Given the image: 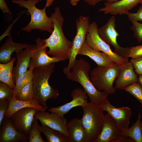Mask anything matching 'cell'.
<instances>
[{
  "instance_id": "cell-3",
  "label": "cell",
  "mask_w": 142,
  "mask_h": 142,
  "mask_svg": "<svg viewBox=\"0 0 142 142\" xmlns=\"http://www.w3.org/2000/svg\"><path fill=\"white\" fill-rule=\"evenodd\" d=\"M55 63L35 67L33 71V98L37 99L39 104L46 109L48 108L47 100L55 99L59 95L58 90L53 88L48 82L51 75L54 72Z\"/></svg>"
},
{
  "instance_id": "cell-35",
  "label": "cell",
  "mask_w": 142,
  "mask_h": 142,
  "mask_svg": "<svg viewBox=\"0 0 142 142\" xmlns=\"http://www.w3.org/2000/svg\"><path fill=\"white\" fill-rule=\"evenodd\" d=\"M127 15L128 19L131 22L142 21V3L141 4L136 12L131 13L129 12Z\"/></svg>"
},
{
  "instance_id": "cell-34",
  "label": "cell",
  "mask_w": 142,
  "mask_h": 142,
  "mask_svg": "<svg viewBox=\"0 0 142 142\" xmlns=\"http://www.w3.org/2000/svg\"><path fill=\"white\" fill-rule=\"evenodd\" d=\"M9 101L7 99L0 100V126L4 118L5 115L9 106Z\"/></svg>"
},
{
  "instance_id": "cell-24",
  "label": "cell",
  "mask_w": 142,
  "mask_h": 142,
  "mask_svg": "<svg viewBox=\"0 0 142 142\" xmlns=\"http://www.w3.org/2000/svg\"><path fill=\"white\" fill-rule=\"evenodd\" d=\"M141 115L139 111L137 119L130 128L122 129L121 136L124 139L130 137L135 142H142V121Z\"/></svg>"
},
{
  "instance_id": "cell-8",
  "label": "cell",
  "mask_w": 142,
  "mask_h": 142,
  "mask_svg": "<svg viewBox=\"0 0 142 142\" xmlns=\"http://www.w3.org/2000/svg\"><path fill=\"white\" fill-rule=\"evenodd\" d=\"M88 16H80L76 22V33L72 42L70 58L68 65L63 69V72L67 74L70 71L78 51L85 41L89 25Z\"/></svg>"
},
{
  "instance_id": "cell-28",
  "label": "cell",
  "mask_w": 142,
  "mask_h": 142,
  "mask_svg": "<svg viewBox=\"0 0 142 142\" xmlns=\"http://www.w3.org/2000/svg\"><path fill=\"white\" fill-rule=\"evenodd\" d=\"M38 119L35 116L30 131L28 134L29 142H45L43 139L41 134Z\"/></svg>"
},
{
  "instance_id": "cell-25",
  "label": "cell",
  "mask_w": 142,
  "mask_h": 142,
  "mask_svg": "<svg viewBox=\"0 0 142 142\" xmlns=\"http://www.w3.org/2000/svg\"><path fill=\"white\" fill-rule=\"evenodd\" d=\"M16 60L15 57L6 63H0V80L6 83L13 89L15 88L13 78V64Z\"/></svg>"
},
{
  "instance_id": "cell-2",
  "label": "cell",
  "mask_w": 142,
  "mask_h": 142,
  "mask_svg": "<svg viewBox=\"0 0 142 142\" xmlns=\"http://www.w3.org/2000/svg\"><path fill=\"white\" fill-rule=\"evenodd\" d=\"M91 71L90 64L84 58L76 59L71 70L66 74V78L80 84L89 97L90 102L95 105L100 106L109 94L104 91H99L95 88L90 79L89 74Z\"/></svg>"
},
{
  "instance_id": "cell-40",
  "label": "cell",
  "mask_w": 142,
  "mask_h": 142,
  "mask_svg": "<svg viewBox=\"0 0 142 142\" xmlns=\"http://www.w3.org/2000/svg\"><path fill=\"white\" fill-rule=\"evenodd\" d=\"M120 0H95V1L96 4L98 2L102 1H105L109 2H118Z\"/></svg>"
},
{
  "instance_id": "cell-36",
  "label": "cell",
  "mask_w": 142,
  "mask_h": 142,
  "mask_svg": "<svg viewBox=\"0 0 142 142\" xmlns=\"http://www.w3.org/2000/svg\"><path fill=\"white\" fill-rule=\"evenodd\" d=\"M142 56V45L130 47L129 57L134 58Z\"/></svg>"
},
{
  "instance_id": "cell-31",
  "label": "cell",
  "mask_w": 142,
  "mask_h": 142,
  "mask_svg": "<svg viewBox=\"0 0 142 142\" xmlns=\"http://www.w3.org/2000/svg\"><path fill=\"white\" fill-rule=\"evenodd\" d=\"M14 95V89L8 84L0 82V100L7 99L9 101Z\"/></svg>"
},
{
  "instance_id": "cell-14",
  "label": "cell",
  "mask_w": 142,
  "mask_h": 142,
  "mask_svg": "<svg viewBox=\"0 0 142 142\" xmlns=\"http://www.w3.org/2000/svg\"><path fill=\"white\" fill-rule=\"evenodd\" d=\"M34 116L39 120L41 124L61 132L68 137L67 126V119L64 117H62L54 113H49L45 111H37Z\"/></svg>"
},
{
  "instance_id": "cell-9",
  "label": "cell",
  "mask_w": 142,
  "mask_h": 142,
  "mask_svg": "<svg viewBox=\"0 0 142 142\" xmlns=\"http://www.w3.org/2000/svg\"><path fill=\"white\" fill-rule=\"evenodd\" d=\"M115 17H111L104 26L98 28V34L103 40L114 47V52L123 58H128L130 47H121L117 43V38L119 35L115 29Z\"/></svg>"
},
{
  "instance_id": "cell-27",
  "label": "cell",
  "mask_w": 142,
  "mask_h": 142,
  "mask_svg": "<svg viewBox=\"0 0 142 142\" xmlns=\"http://www.w3.org/2000/svg\"><path fill=\"white\" fill-rule=\"evenodd\" d=\"M34 69L30 64L28 70L20 75L17 79L15 83V88L14 89V97L16 99L23 87L27 83L32 80L33 71Z\"/></svg>"
},
{
  "instance_id": "cell-18",
  "label": "cell",
  "mask_w": 142,
  "mask_h": 142,
  "mask_svg": "<svg viewBox=\"0 0 142 142\" xmlns=\"http://www.w3.org/2000/svg\"><path fill=\"white\" fill-rule=\"evenodd\" d=\"M9 36L8 38L0 48V63H6L11 60V55L14 52H16L23 48H26L31 45L27 43H17L13 42L11 35L9 31H7L0 39L1 41L6 36Z\"/></svg>"
},
{
  "instance_id": "cell-23",
  "label": "cell",
  "mask_w": 142,
  "mask_h": 142,
  "mask_svg": "<svg viewBox=\"0 0 142 142\" xmlns=\"http://www.w3.org/2000/svg\"><path fill=\"white\" fill-rule=\"evenodd\" d=\"M9 102V108L4 116V117L8 118L17 111L24 108H33L40 111H45L46 109L39 104L37 99L34 98L28 100L21 101L17 100L14 97Z\"/></svg>"
},
{
  "instance_id": "cell-30",
  "label": "cell",
  "mask_w": 142,
  "mask_h": 142,
  "mask_svg": "<svg viewBox=\"0 0 142 142\" xmlns=\"http://www.w3.org/2000/svg\"><path fill=\"white\" fill-rule=\"evenodd\" d=\"M124 90L135 98L140 102L142 108V86L138 82L132 84Z\"/></svg>"
},
{
  "instance_id": "cell-29",
  "label": "cell",
  "mask_w": 142,
  "mask_h": 142,
  "mask_svg": "<svg viewBox=\"0 0 142 142\" xmlns=\"http://www.w3.org/2000/svg\"><path fill=\"white\" fill-rule=\"evenodd\" d=\"M34 97V90L32 80L25 85L21 90L17 99L21 101H27Z\"/></svg>"
},
{
  "instance_id": "cell-11",
  "label": "cell",
  "mask_w": 142,
  "mask_h": 142,
  "mask_svg": "<svg viewBox=\"0 0 142 142\" xmlns=\"http://www.w3.org/2000/svg\"><path fill=\"white\" fill-rule=\"evenodd\" d=\"M36 44L32 45L30 50L31 57V63L35 68L46 65L52 63L61 61L57 58L49 56L46 52L44 39L38 37L36 40Z\"/></svg>"
},
{
  "instance_id": "cell-26",
  "label": "cell",
  "mask_w": 142,
  "mask_h": 142,
  "mask_svg": "<svg viewBox=\"0 0 142 142\" xmlns=\"http://www.w3.org/2000/svg\"><path fill=\"white\" fill-rule=\"evenodd\" d=\"M41 132L45 136L48 142H69L68 137L63 133L48 126L39 125Z\"/></svg>"
},
{
  "instance_id": "cell-6",
  "label": "cell",
  "mask_w": 142,
  "mask_h": 142,
  "mask_svg": "<svg viewBox=\"0 0 142 142\" xmlns=\"http://www.w3.org/2000/svg\"><path fill=\"white\" fill-rule=\"evenodd\" d=\"M121 67L116 64L108 67L98 65L90 72V81L98 91L113 94L116 89L113 87V83L117 77Z\"/></svg>"
},
{
  "instance_id": "cell-1",
  "label": "cell",
  "mask_w": 142,
  "mask_h": 142,
  "mask_svg": "<svg viewBox=\"0 0 142 142\" xmlns=\"http://www.w3.org/2000/svg\"><path fill=\"white\" fill-rule=\"evenodd\" d=\"M53 25V30L48 38L44 39L45 46L49 48L48 54L61 61L70 58L72 42L65 37L62 29L64 19L59 7L55 9L50 17Z\"/></svg>"
},
{
  "instance_id": "cell-5",
  "label": "cell",
  "mask_w": 142,
  "mask_h": 142,
  "mask_svg": "<svg viewBox=\"0 0 142 142\" xmlns=\"http://www.w3.org/2000/svg\"><path fill=\"white\" fill-rule=\"evenodd\" d=\"M81 121L89 142H93L100 134L103 126L104 110L90 102L83 107Z\"/></svg>"
},
{
  "instance_id": "cell-12",
  "label": "cell",
  "mask_w": 142,
  "mask_h": 142,
  "mask_svg": "<svg viewBox=\"0 0 142 142\" xmlns=\"http://www.w3.org/2000/svg\"><path fill=\"white\" fill-rule=\"evenodd\" d=\"M38 111L37 109L33 108H24L14 113L9 118L17 130L28 134L35 114Z\"/></svg>"
},
{
  "instance_id": "cell-38",
  "label": "cell",
  "mask_w": 142,
  "mask_h": 142,
  "mask_svg": "<svg viewBox=\"0 0 142 142\" xmlns=\"http://www.w3.org/2000/svg\"><path fill=\"white\" fill-rule=\"evenodd\" d=\"M84 1L86 3L91 6H94L96 4L95 0H84Z\"/></svg>"
},
{
  "instance_id": "cell-7",
  "label": "cell",
  "mask_w": 142,
  "mask_h": 142,
  "mask_svg": "<svg viewBox=\"0 0 142 142\" xmlns=\"http://www.w3.org/2000/svg\"><path fill=\"white\" fill-rule=\"evenodd\" d=\"M98 25L94 21L90 24L85 41L93 49L102 51L107 55L116 65L120 67L124 66L129 61L128 58H123L113 52L109 44L103 40L98 33Z\"/></svg>"
},
{
  "instance_id": "cell-37",
  "label": "cell",
  "mask_w": 142,
  "mask_h": 142,
  "mask_svg": "<svg viewBox=\"0 0 142 142\" xmlns=\"http://www.w3.org/2000/svg\"><path fill=\"white\" fill-rule=\"evenodd\" d=\"M0 8L3 14L8 13L12 18V14L4 0H0Z\"/></svg>"
},
{
  "instance_id": "cell-22",
  "label": "cell",
  "mask_w": 142,
  "mask_h": 142,
  "mask_svg": "<svg viewBox=\"0 0 142 142\" xmlns=\"http://www.w3.org/2000/svg\"><path fill=\"white\" fill-rule=\"evenodd\" d=\"M69 142H89L82 124L81 119L75 118L67 124Z\"/></svg>"
},
{
  "instance_id": "cell-20",
  "label": "cell",
  "mask_w": 142,
  "mask_h": 142,
  "mask_svg": "<svg viewBox=\"0 0 142 142\" xmlns=\"http://www.w3.org/2000/svg\"><path fill=\"white\" fill-rule=\"evenodd\" d=\"M78 54L88 56L98 66L108 67L116 64L105 53L97 51L92 48L85 40L78 51Z\"/></svg>"
},
{
  "instance_id": "cell-33",
  "label": "cell",
  "mask_w": 142,
  "mask_h": 142,
  "mask_svg": "<svg viewBox=\"0 0 142 142\" xmlns=\"http://www.w3.org/2000/svg\"><path fill=\"white\" fill-rule=\"evenodd\" d=\"M130 62L132 64L137 75L139 76L142 75V56L132 58Z\"/></svg>"
},
{
  "instance_id": "cell-16",
  "label": "cell",
  "mask_w": 142,
  "mask_h": 142,
  "mask_svg": "<svg viewBox=\"0 0 142 142\" xmlns=\"http://www.w3.org/2000/svg\"><path fill=\"white\" fill-rule=\"evenodd\" d=\"M0 130V142H17L29 140V134L17 130L10 118L5 117Z\"/></svg>"
},
{
  "instance_id": "cell-39",
  "label": "cell",
  "mask_w": 142,
  "mask_h": 142,
  "mask_svg": "<svg viewBox=\"0 0 142 142\" xmlns=\"http://www.w3.org/2000/svg\"><path fill=\"white\" fill-rule=\"evenodd\" d=\"M54 0H46V3L45 5V7H48L51 6Z\"/></svg>"
},
{
  "instance_id": "cell-4",
  "label": "cell",
  "mask_w": 142,
  "mask_h": 142,
  "mask_svg": "<svg viewBox=\"0 0 142 142\" xmlns=\"http://www.w3.org/2000/svg\"><path fill=\"white\" fill-rule=\"evenodd\" d=\"M12 2L18 4L21 7L27 9L28 14L30 15V22L19 31H25L29 33L32 30L38 29L41 31H47L51 34L53 25L50 17L47 15L45 7L42 9L38 8L36 4L39 2L37 0H12Z\"/></svg>"
},
{
  "instance_id": "cell-19",
  "label": "cell",
  "mask_w": 142,
  "mask_h": 142,
  "mask_svg": "<svg viewBox=\"0 0 142 142\" xmlns=\"http://www.w3.org/2000/svg\"><path fill=\"white\" fill-rule=\"evenodd\" d=\"M134 68L130 62L121 68L115 81V88L124 89L130 85L138 82L137 75Z\"/></svg>"
},
{
  "instance_id": "cell-43",
  "label": "cell",
  "mask_w": 142,
  "mask_h": 142,
  "mask_svg": "<svg viewBox=\"0 0 142 142\" xmlns=\"http://www.w3.org/2000/svg\"><path fill=\"white\" fill-rule=\"evenodd\" d=\"M39 2L43 0H37Z\"/></svg>"
},
{
  "instance_id": "cell-10",
  "label": "cell",
  "mask_w": 142,
  "mask_h": 142,
  "mask_svg": "<svg viewBox=\"0 0 142 142\" xmlns=\"http://www.w3.org/2000/svg\"><path fill=\"white\" fill-rule=\"evenodd\" d=\"M122 129L108 113L104 115L103 126L97 138L93 142H128V138L121 136Z\"/></svg>"
},
{
  "instance_id": "cell-42",
  "label": "cell",
  "mask_w": 142,
  "mask_h": 142,
  "mask_svg": "<svg viewBox=\"0 0 142 142\" xmlns=\"http://www.w3.org/2000/svg\"><path fill=\"white\" fill-rule=\"evenodd\" d=\"M138 82L142 86V75H139Z\"/></svg>"
},
{
  "instance_id": "cell-15",
  "label": "cell",
  "mask_w": 142,
  "mask_h": 142,
  "mask_svg": "<svg viewBox=\"0 0 142 142\" xmlns=\"http://www.w3.org/2000/svg\"><path fill=\"white\" fill-rule=\"evenodd\" d=\"M70 95L72 98L71 101L60 106L51 108L48 110L63 117L64 115L72 108L78 106L82 107L88 103V96L82 89L77 88L73 89Z\"/></svg>"
},
{
  "instance_id": "cell-13",
  "label": "cell",
  "mask_w": 142,
  "mask_h": 142,
  "mask_svg": "<svg viewBox=\"0 0 142 142\" xmlns=\"http://www.w3.org/2000/svg\"><path fill=\"white\" fill-rule=\"evenodd\" d=\"M100 107L115 120L121 129L129 128L132 115L130 108L127 106L116 108L110 103L107 98L104 100Z\"/></svg>"
},
{
  "instance_id": "cell-32",
  "label": "cell",
  "mask_w": 142,
  "mask_h": 142,
  "mask_svg": "<svg viewBox=\"0 0 142 142\" xmlns=\"http://www.w3.org/2000/svg\"><path fill=\"white\" fill-rule=\"evenodd\" d=\"M131 29L133 31V35L138 43L142 41V23L138 21H132Z\"/></svg>"
},
{
  "instance_id": "cell-17",
  "label": "cell",
  "mask_w": 142,
  "mask_h": 142,
  "mask_svg": "<svg viewBox=\"0 0 142 142\" xmlns=\"http://www.w3.org/2000/svg\"><path fill=\"white\" fill-rule=\"evenodd\" d=\"M141 3L142 0H120L114 2H106L104 3V7L99 10L105 14H127L129 10L138 4Z\"/></svg>"
},
{
  "instance_id": "cell-41",
  "label": "cell",
  "mask_w": 142,
  "mask_h": 142,
  "mask_svg": "<svg viewBox=\"0 0 142 142\" xmlns=\"http://www.w3.org/2000/svg\"><path fill=\"white\" fill-rule=\"evenodd\" d=\"M80 0H70V4L73 6H76Z\"/></svg>"
},
{
  "instance_id": "cell-21",
  "label": "cell",
  "mask_w": 142,
  "mask_h": 142,
  "mask_svg": "<svg viewBox=\"0 0 142 142\" xmlns=\"http://www.w3.org/2000/svg\"><path fill=\"white\" fill-rule=\"evenodd\" d=\"M32 45L25 48L15 52L17 59L16 66L13 69V78L14 83L17 78L27 70L30 65L31 57L30 50Z\"/></svg>"
}]
</instances>
